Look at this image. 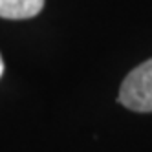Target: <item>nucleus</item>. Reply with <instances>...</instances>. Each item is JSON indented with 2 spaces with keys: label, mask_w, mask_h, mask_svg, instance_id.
Here are the masks:
<instances>
[{
  "label": "nucleus",
  "mask_w": 152,
  "mask_h": 152,
  "mask_svg": "<svg viewBox=\"0 0 152 152\" xmlns=\"http://www.w3.org/2000/svg\"><path fill=\"white\" fill-rule=\"evenodd\" d=\"M4 73V61H2V55H0V77H2Z\"/></svg>",
  "instance_id": "7ed1b4c3"
},
{
  "label": "nucleus",
  "mask_w": 152,
  "mask_h": 152,
  "mask_svg": "<svg viewBox=\"0 0 152 152\" xmlns=\"http://www.w3.org/2000/svg\"><path fill=\"white\" fill-rule=\"evenodd\" d=\"M44 0H0V17L9 20H24L40 13Z\"/></svg>",
  "instance_id": "f03ea898"
},
{
  "label": "nucleus",
  "mask_w": 152,
  "mask_h": 152,
  "mask_svg": "<svg viewBox=\"0 0 152 152\" xmlns=\"http://www.w3.org/2000/svg\"><path fill=\"white\" fill-rule=\"evenodd\" d=\"M117 101L134 112H152V59L130 72L121 88Z\"/></svg>",
  "instance_id": "f257e3e1"
}]
</instances>
